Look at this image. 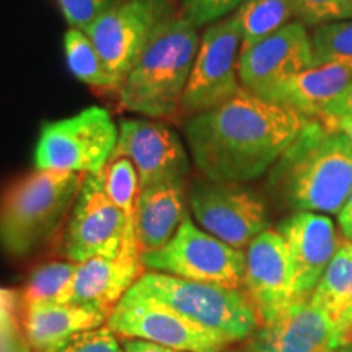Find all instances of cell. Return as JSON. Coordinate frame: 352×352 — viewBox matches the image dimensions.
Wrapping results in <instances>:
<instances>
[{"label": "cell", "instance_id": "obj_1", "mask_svg": "<svg viewBox=\"0 0 352 352\" xmlns=\"http://www.w3.org/2000/svg\"><path fill=\"white\" fill-rule=\"evenodd\" d=\"M307 122L296 109L241 87L226 103L192 114L184 135L202 176L245 183L271 170Z\"/></svg>", "mask_w": 352, "mask_h": 352}, {"label": "cell", "instance_id": "obj_2", "mask_svg": "<svg viewBox=\"0 0 352 352\" xmlns=\"http://www.w3.org/2000/svg\"><path fill=\"white\" fill-rule=\"evenodd\" d=\"M267 188L292 209L340 214L352 189V142L321 121L308 120L272 165Z\"/></svg>", "mask_w": 352, "mask_h": 352}, {"label": "cell", "instance_id": "obj_3", "mask_svg": "<svg viewBox=\"0 0 352 352\" xmlns=\"http://www.w3.org/2000/svg\"><path fill=\"white\" fill-rule=\"evenodd\" d=\"M197 47V28L186 16L166 21L118 88L121 107L152 118L175 113L182 104Z\"/></svg>", "mask_w": 352, "mask_h": 352}, {"label": "cell", "instance_id": "obj_4", "mask_svg": "<svg viewBox=\"0 0 352 352\" xmlns=\"http://www.w3.org/2000/svg\"><path fill=\"white\" fill-rule=\"evenodd\" d=\"M83 175L36 170L10 184L0 197V245L26 256L43 245L76 204Z\"/></svg>", "mask_w": 352, "mask_h": 352}, {"label": "cell", "instance_id": "obj_5", "mask_svg": "<svg viewBox=\"0 0 352 352\" xmlns=\"http://www.w3.org/2000/svg\"><path fill=\"white\" fill-rule=\"evenodd\" d=\"M131 290L171 308L202 328L222 334L232 342L246 340L261 327L256 308L243 289L192 283L148 271L139 277Z\"/></svg>", "mask_w": 352, "mask_h": 352}, {"label": "cell", "instance_id": "obj_6", "mask_svg": "<svg viewBox=\"0 0 352 352\" xmlns=\"http://www.w3.org/2000/svg\"><path fill=\"white\" fill-rule=\"evenodd\" d=\"M120 129L108 109L90 107L83 111L43 126L34 164L39 170L101 173L116 148Z\"/></svg>", "mask_w": 352, "mask_h": 352}, {"label": "cell", "instance_id": "obj_7", "mask_svg": "<svg viewBox=\"0 0 352 352\" xmlns=\"http://www.w3.org/2000/svg\"><path fill=\"white\" fill-rule=\"evenodd\" d=\"M144 267L192 280V283L241 289L245 280V253L223 243L188 217L168 243L140 253Z\"/></svg>", "mask_w": 352, "mask_h": 352}, {"label": "cell", "instance_id": "obj_8", "mask_svg": "<svg viewBox=\"0 0 352 352\" xmlns=\"http://www.w3.org/2000/svg\"><path fill=\"white\" fill-rule=\"evenodd\" d=\"M173 16L168 0H121L109 6L83 32L120 88L147 44Z\"/></svg>", "mask_w": 352, "mask_h": 352}, {"label": "cell", "instance_id": "obj_9", "mask_svg": "<svg viewBox=\"0 0 352 352\" xmlns=\"http://www.w3.org/2000/svg\"><path fill=\"white\" fill-rule=\"evenodd\" d=\"M196 222L223 243L241 250L267 228L264 201L241 183L196 178L188 189Z\"/></svg>", "mask_w": 352, "mask_h": 352}, {"label": "cell", "instance_id": "obj_10", "mask_svg": "<svg viewBox=\"0 0 352 352\" xmlns=\"http://www.w3.org/2000/svg\"><path fill=\"white\" fill-rule=\"evenodd\" d=\"M107 327L116 336L151 341L186 352H222L232 344L222 334L202 328L131 289L113 308Z\"/></svg>", "mask_w": 352, "mask_h": 352}, {"label": "cell", "instance_id": "obj_11", "mask_svg": "<svg viewBox=\"0 0 352 352\" xmlns=\"http://www.w3.org/2000/svg\"><path fill=\"white\" fill-rule=\"evenodd\" d=\"M314 65V44L305 23L289 21L240 51L239 78L248 91L274 101L285 83Z\"/></svg>", "mask_w": 352, "mask_h": 352}, {"label": "cell", "instance_id": "obj_12", "mask_svg": "<svg viewBox=\"0 0 352 352\" xmlns=\"http://www.w3.org/2000/svg\"><path fill=\"white\" fill-rule=\"evenodd\" d=\"M241 34L235 15L208 26L202 34L182 104L196 114L226 103L241 90L239 51Z\"/></svg>", "mask_w": 352, "mask_h": 352}, {"label": "cell", "instance_id": "obj_13", "mask_svg": "<svg viewBox=\"0 0 352 352\" xmlns=\"http://www.w3.org/2000/svg\"><path fill=\"white\" fill-rule=\"evenodd\" d=\"M124 233V215L107 195L103 171L83 175L65 230L64 256L77 264L95 256L118 258Z\"/></svg>", "mask_w": 352, "mask_h": 352}, {"label": "cell", "instance_id": "obj_14", "mask_svg": "<svg viewBox=\"0 0 352 352\" xmlns=\"http://www.w3.org/2000/svg\"><path fill=\"white\" fill-rule=\"evenodd\" d=\"M243 290L261 324L272 323L296 303L287 245L277 230L266 228L246 246Z\"/></svg>", "mask_w": 352, "mask_h": 352}, {"label": "cell", "instance_id": "obj_15", "mask_svg": "<svg viewBox=\"0 0 352 352\" xmlns=\"http://www.w3.org/2000/svg\"><path fill=\"white\" fill-rule=\"evenodd\" d=\"M132 162L140 189L152 184L186 179L191 170L182 140L168 126L145 120H126L111 158Z\"/></svg>", "mask_w": 352, "mask_h": 352}, {"label": "cell", "instance_id": "obj_16", "mask_svg": "<svg viewBox=\"0 0 352 352\" xmlns=\"http://www.w3.org/2000/svg\"><path fill=\"white\" fill-rule=\"evenodd\" d=\"M287 245L292 264V287L296 302L308 300L341 246L331 219L297 210L277 227Z\"/></svg>", "mask_w": 352, "mask_h": 352}, {"label": "cell", "instance_id": "obj_17", "mask_svg": "<svg viewBox=\"0 0 352 352\" xmlns=\"http://www.w3.org/2000/svg\"><path fill=\"white\" fill-rule=\"evenodd\" d=\"M333 334L331 320L308 298L261 324L245 347L248 352H327L333 349Z\"/></svg>", "mask_w": 352, "mask_h": 352}, {"label": "cell", "instance_id": "obj_18", "mask_svg": "<svg viewBox=\"0 0 352 352\" xmlns=\"http://www.w3.org/2000/svg\"><path fill=\"white\" fill-rule=\"evenodd\" d=\"M186 179L140 189L135 208V236L140 253L162 248L189 217Z\"/></svg>", "mask_w": 352, "mask_h": 352}, {"label": "cell", "instance_id": "obj_19", "mask_svg": "<svg viewBox=\"0 0 352 352\" xmlns=\"http://www.w3.org/2000/svg\"><path fill=\"white\" fill-rule=\"evenodd\" d=\"M25 334L34 352H56L74 336L107 324L109 314L78 303H28Z\"/></svg>", "mask_w": 352, "mask_h": 352}, {"label": "cell", "instance_id": "obj_20", "mask_svg": "<svg viewBox=\"0 0 352 352\" xmlns=\"http://www.w3.org/2000/svg\"><path fill=\"white\" fill-rule=\"evenodd\" d=\"M140 259L95 256L78 263L69 303L94 305L111 314L116 303L144 274Z\"/></svg>", "mask_w": 352, "mask_h": 352}, {"label": "cell", "instance_id": "obj_21", "mask_svg": "<svg viewBox=\"0 0 352 352\" xmlns=\"http://www.w3.org/2000/svg\"><path fill=\"white\" fill-rule=\"evenodd\" d=\"M351 83L352 67L340 64L314 65L285 83L274 101L296 109L307 120H318Z\"/></svg>", "mask_w": 352, "mask_h": 352}, {"label": "cell", "instance_id": "obj_22", "mask_svg": "<svg viewBox=\"0 0 352 352\" xmlns=\"http://www.w3.org/2000/svg\"><path fill=\"white\" fill-rule=\"evenodd\" d=\"M310 300L331 320L333 347L346 346L352 324V241H341Z\"/></svg>", "mask_w": 352, "mask_h": 352}, {"label": "cell", "instance_id": "obj_23", "mask_svg": "<svg viewBox=\"0 0 352 352\" xmlns=\"http://www.w3.org/2000/svg\"><path fill=\"white\" fill-rule=\"evenodd\" d=\"M104 188L113 204L121 210L126 220V233L122 241V256L140 259V252L135 236V208L140 192L139 176L131 160L124 157L111 158L103 170Z\"/></svg>", "mask_w": 352, "mask_h": 352}, {"label": "cell", "instance_id": "obj_24", "mask_svg": "<svg viewBox=\"0 0 352 352\" xmlns=\"http://www.w3.org/2000/svg\"><path fill=\"white\" fill-rule=\"evenodd\" d=\"M241 34V50L274 33L296 16L290 0H245L235 13Z\"/></svg>", "mask_w": 352, "mask_h": 352}, {"label": "cell", "instance_id": "obj_25", "mask_svg": "<svg viewBox=\"0 0 352 352\" xmlns=\"http://www.w3.org/2000/svg\"><path fill=\"white\" fill-rule=\"evenodd\" d=\"M65 59L70 72L78 80L91 87L111 88L118 90L116 82L104 67L103 60L96 52L94 43L87 36V33L80 28H70L64 36Z\"/></svg>", "mask_w": 352, "mask_h": 352}, {"label": "cell", "instance_id": "obj_26", "mask_svg": "<svg viewBox=\"0 0 352 352\" xmlns=\"http://www.w3.org/2000/svg\"><path fill=\"white\" fill-rule=\"evenodd\" d=\"M77 263H51L38 267L30 276L23 290V302L28 303H69L72 294Z\"/></svg>", "mask_w": 352, "mask_h": 352}, {"label": "cell", "instance_id": "obj_27", "mask_svg": "<svg viewBox=\"0 0 352 352\" xmlns=\"http://www.w3.org/2000/svg\"><path fill=\"white\" fill-rule=\"evenodd\" d=\"M315 65L340 64L352 67V20L318 25L311 34Z\"/></svg>", "mask_w": 352, "mask_h": 352}, {"label": "cell", "instance_id": "obj_28", "mask_svg": "<svg viewBox=\"0 0 352 352\" xmlns=\"http://www.w3.org/2000/svg\"><path fill=\"white\" fill-rule=\"evenodd\" d=\"M296 16L305 25L352 20L351 0H290Z\"/></svg>", "mask_w": 352, "mask_h": 352}, {"label": "cell", "instance_id": "obj_29", "mask_svg": "<svg viewBox=\"0 0 352 352\" xmlns=\"http://www.w3.org/2000/svg\"><path fill=\"white\" fill-rule=\"evenodd\" d=\"M245 0H184V16L196 26L212 25L236 12Z\"/></svg>", "mask_w": 352, "mask_h": 352}, {"label": "cell", "instance_id": "obj_30", "mask_svg": "<svg viewBox=\"0 0 352 352\" xmlns=\"http://www.w3.org/2000/svg\"><path fill=\"white\" fill-rule=\"evenodd\" d=\"M56 352H126L124 347L120 344L118 336L104 327L88 329L76 334L72 340L65 342L59 351Z\"/></svg>", "mask_w": 352, "mask_h": 352}, {"label": "cell", "instance_id": "obj_31", "mask_svg": "<svg viewBox=\"0 0 352 352\" xmlns=\"http://www.w3.org/2000/svg\"><path fill=\"white\" fill-rule=\"evenodd\" d=\"M70 28L85 30L114 0H56Z\"/></svg>", "mask_w": 352, "mask_h": 352}, {"label": "cell", "instance_id": "obj_32", "mask_svg": "<svg viewBox=\"0 0 352 352\" xmlns=\"http://www.w3.org/2000/svg\"><path fill=\"white\" fill-rule=\"evenodd\" d=\"M352 114V83L346 88L341 96H338L329 107L321 113L318 120H338V118L351 116Z\"/></svg>", "mask_w": 352, "mask_h": 352}, {"label": "cell", "instance_id": "obj_33", "mask_svg": "<svg viewBox=\"0 0 352 352\" xmlns=\"http://www.w3.org/2000/svg\"><path fill=\"white\" fill-rule=\"evenodd\" d=\"M122 347H124L126 352H186V351L173 349V347L155 344V342H151V341L131 340V338H124V341H122Z\"/></svg>", "mask_w": 352, "mask_h": 352}, {"label": "cell", "instance_id": "obj_34", "mask_svg": "<svg viewBox=\"0 0 352 352\" xmlns=\"http://www.w3.org/2000/svg\"><path fill=\"white\" fill-rule=\"evenodd\" d=\"M340 227L344 233L346 240L352 241V189L347 196V199L340 210Z\"/></svg>", "mask_w": 352, "mask_h": 352}, {"label": "cell", "instance_id": "obj_35", "mask_svg": "<svg viewBox=\"0 0 352 352\" xmlns=\"http://www.w3.org/2000/svg\"><path fill=\"white\" fill-rule=\"evenodd\" d=\"M318 121L323 122L329 131H336V132H341V134H344L346 138L352 142V114L351 116L338 118V120H318Z\"/></svg>", "mask_w": 352, "mask_h": 352}, {"label": "cell", "instance_id": "obj_36", "mask_svg": "<svg viewBox=\"0 0 352 352\" xmlns=\"http://www.w3.org/2000/svg\"><path fill=\"white\" fill-rule=\"evenodd\" d=\"M327 352H352V344H346V346H340V347H333Z\"/></svg>", "mask_w": 352, "mask_h": 352}, {"label": "cell", "instance_id": "obj_37", "mask_svg": "<svg viewBox=\"0 0 352 352\" xmlns=\"http://www.w3.org/2000/svg\"><path fill=\"white\" fill-rule=\"evenodd\" d=\"M346 344H352V324H351L349 331H347V340H346Z\"/></svg>", "mask_w": 352, "mask_h": 352}, {"label": "cell", "instance_id": "obj_38", "mask_svg": "<svg viewBox=\"0 0 352 352\" xmlns=\"http://www.w3.org/2000/svg\"><path fill=\"white\" fill-rule=\"evenodd\" d=\"M222 352H248L246 347H240V349H223Z\"/></svg>", "mask_w": 352, "mask_h": 352}, {"label": "cell", "instance_id": "obj_39", "mask_svg": "<svg viewBox=\"0 0 352 352\" xmlns=\"http://www.w3.org/2000/svg\"><path fill=\"white\" fill-rule=\"evenodd\" d=\"M351 2H352V0H351Z\"/></svg>", "mask_w": 352, "mask_h": 352}]
</instances>
